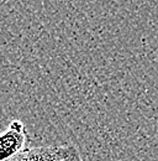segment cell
Wrapping results in <instances>:
<instances>
[{"label": "cell", "mask_w": 158, "mask_h": 161, "mask_svg": "<svg viewBox=\"0 0 158 161\" xmlns=\"http://www.w3.org/2000/svg\"><path fill=\"white\" fill-rule=\"evenodd\" d=\"M8 161H82V155L73 144L46 145L26 149Z\"/></svg>", "instance_id": "cell-1"}, {"label": "cell", "mask_w": 158, "mask_h": 161, "mask_svg": "<svg viewBox=\"0 0 158 161\" xmlns=\"http://www.w3.org/2000/svg\"><path fill=\"white\" fill-rule=\"evenodd\" d=\"M29 134L19 119L10 121L8 128L0 133V161H8L27 149Z\"/></svg>", "instance_id": "cell-2"}]
</instances>
